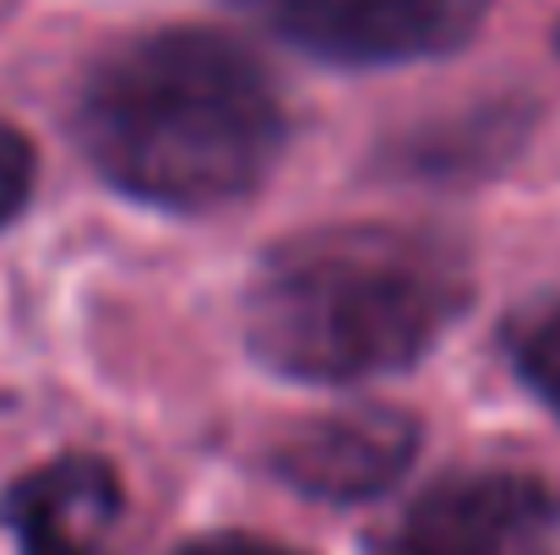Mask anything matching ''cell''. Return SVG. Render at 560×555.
<instances>
[{
	"label": "cell",
	"mask_w": 560,
	"mask_h": 555,
	"mask_svg": "<svg viewBox=\"0 0 560 555\" xmlns=\"http://www.w3.org/2000/svg\"><path fill=\"white\" fill-rule=\"evenodd\" d=\"M77 131L98 175L153 207L207 212L256 190L283 148V104L250 49L212 27H159L82 88Z\"/></svg>",
	"instance_id": "cell-1"
},
{
	"label": "cell",
	"mask_w": 560,
	"mask_h": 555,
	"mask_svg": "<svg viewBox=\"0 0 560 555\" xmlns=\"http://www.w3.org/2000/svg\"><path fill=\"white\" fill-rule=\"evenodd\" d=\"M468 311V262L408 223H327L272 245L245 294L256 360L294 381L413 366Z\"/></svg>",
	"instance_id": "cell-2"
},
{
	"label": "cell",
	"mask_w": 560,
	"mask_h": 555,
	"mask_svg": "<svg viewBox=\"0 0 560 555\" xmlns=\"http://www.w3.org/2000/svg\"><path fill=\"white\" fill-rule=\"evenodd\" d=\"M371 555H560V490L534 474H452L413 496Z\"/></svg>",
	"instance_id": "cell-3"
},
{
	"label": "cell",
	"mask_w": 560,
	"mask_h": 555,
	"mask_svg": "<svg viewBox=\"0 0 560 555\" xmlns=\"http://www.w3.org/2000/svg\"><path fill=\"white\" fill-rule=\"evenodd\" d=\"M278 38L343 60V66H397L446 55L474 38L490 0H240Z\"/></svg>",
	"instance_id": "cell-4"
},
{
	"label": "cell",
	"mask_w": 560,
	"mask_h": 555,
	"mask_svg": "<svg viewBox=\"0 0 560 555\" xmlns=\"http://www.w3.org/2000/svg\"><path fill=\"white\" fill-rule=\"evenodd\" d=\"M413 447L419 430L408 414L360 403L305 419L294 436L278 441L272 469L283 474V485L316 501H371L386 485H397V474L413 463Z\"/></svg>",
	"instance_id": "cell-5"
},
{
	"label": "cell",
	"mask_w": 560,
	"mask_h": 555,
	"mask_svg": "<svg viewBox=\"0 0 560 555\" xmlns=\"http://www.w3.org/2000/svg\"><path fill=\"white\" fill-rule=\"evenodd\" d=\"M120 518V474L88 452L55 458L0 496V523L16 534L22 555H115Z\"/></svg>",
	"instance_id": "cell-6"
},
{
	"label": "cell",
	"mask_w": 560,
	"mask_h": 555,
	"mask_svg": "<svg viewBox=\"0 0 560 555\" xmlns=\"http://www.w3.org/2000/svg\"><path fill=\"white\" fill-rule=\"evenodd\" d=\"M517 370H523V381L560 414V305L539 311V316L517 333Z\"/></svg>",
	"instance_id": "cell-7"
},
{
	"label": "cell",
	"mask_w": 560,
	"mask_h": 555,
	"mask_svg": "<svg viewBox=\"0 0 560 555\" xmlns=\"http://www.w3.org/2000/svg\"><path fill=\"white\" fill-rule=\"evenodd\" d=\"M27 185H33V148H27V137L16 126L0 120V229L27 201Z\"/></svg>",
	"instance_id": "cell-8"
},
{
	"label": "cell",
	"mask_w": 560,
	"mask_h": 555,
	"mask_svg": "<svg viewBox=\"0 0 560 555\" xmlns=\"http://www.w3.org/2000/svg\"><path fill=\"white\" fill-rule=\"evenodd\" d=\"M175 555H300L289 545H272V540H256V534H207V540H190Z\"/></svg>",
	"instance_id": "cell-9"
},
{
	"label": "cell",
	"mask_w": 560,
	"mask_h": 555,
	"mask_svg": "<svg viewBox=\"0 0 560 555\" xmlns=\"http://www.w3.org/2000/svg\"><path fill=\"white\" fill-rule=\"evenodd\" d=\"M556 44H560V27H556Z\"/></svg>",
	"instance_id": "cell-10"
}]
</instances>
